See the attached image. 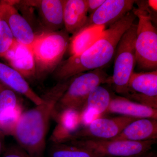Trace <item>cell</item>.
Wrapping results in <instances>:
<instances>
[{
    "mask_svg": "<svg viewBox=\"0 0 157 157\" xmlns=\"http://www.w3.org/2000/svg\"><path fill=\"white\" fill-rule=\"evenodd\" d=\"M72 78L59 82L41 96L42 104L21 114L12 136L30 157H43L51 118Z\"/></svg>",
    "mask_w": 157,
    "mask_h": 157,
    "instance_id": "6da1fadb",
    "label": "cell"
},
{
    "mask_svg": "<svg viewBox=\"0 0 157 157\" xmlns=\"http://www.w3.org/2000/svg\"><path fill=\"white\" fill-rule=\"evenodd\" d=\"M137 18L132 11L109 27L88 49L61 62L54 71L59 81L69 79L85 72L102 68L112 59L119 42Z\"/></svg>",
    "mask_w": 157,
    "mask_h": 157,
    "instance_id": "7a4b0ae2",
    "label": "cell"
},
{
    "mask_svg": "<svg viewBox=\"0 0 157 157\" xmlns=\"http://www.w3.org/2000/svg\"><path fill=\"white\" fill-rule=\"evenodd\" d=\"M70 38L65 29L37 34L31 45L36 67V78L43 79L54 71L69 47Z\"/></svg>",
    "mask_w": 157,
    "mask_h": 157,
    "instance_id": "3957f363",
    "label": "cell"
},
{
    "mask_svg": "<svg viewBox=\"0 0 157 157\" xmlns=\"http://www.w3.org/2000/svg\"><path fill=\"white\" fill-rule=\"evenodd\" d=\"M111 76L102 68L73 76L67 89L57 103L52 117L64 110L80 113L89 95L94 88L104 83L111 84Z\"/></svg>",
    "mask_w": 157,
    "mask_h": 157,
    "instance_id": "277c9868",
    "label": "cell"
},
{
    "mask_svg": "<svg viewBox=\"0 0 157 157\" xmlns=\"http://www.w3.org/2000/svg\"><path fill=\"white\" fill-rule=\"evenodd\" d=\"M132 11L138 19L135 43L136 63L145 70H157V32L148 7L139 4Z\"/></svg>",
    "mask_w": 157,
    "mask_h": 157,
    "instance_id": "5b68a950",
    "label": "cell"
},
{
    "mask_svg": "<svg viewBox=\"0 0 157 157\" xmlns=\"http://www.w3.org/2000/svg\"><path fill=\"white\" fill-rule=\"evenodd\" d=\"M137 25L133 24L118 43L116 49L111 84L116 92L126 96L128 84L136 64L135 43Z\"/></svg>",
    "mask_w": 157,
    "mask_h": 157,
    "instance_id": "8992f818",
    "label": "cell"
},
{
    "mask_svg": "<svg viewBox=\"0 0 157 157\" xmlns=\"http://www.w3.org/2000/svg\"><path fill=\"white\" fill-rule=\"evenodd\" d=\"M156 140L133 141L97 139H75L63 142L87 149L106 157H134L150 151Z\"/></svg>",
    "mask_w": 157,
    "mask_h": 157,
    "instance_id": "52a82bcc",
    "label": "cell"
},
{
    "mask_svg": "<svg viewBox=\"0 0 157 157\" xmlns=\"http://www.w3.org/2000/svg\"><path fill=\"white\" fill-rule=\"evenodd\" d=\"M137 119L121 115L98 118L77 130L66 141L75 139L110 140L121 133L129 124Z\"/></svg>",
    "mask_w": 157,
    "mask_h": 157,
    "instance_id": "ba28073f",
    "label": "cell"
},
{
    "mask_svg": "<svg viewBox=\"0 0 157 157\" xmlns=\"http://www.w3.org/2000/svg\"><path fill=\"white\" fill-rule=\"evenodd\" d=\"M126 98L157 109V70L135 73L128 84Z\"/></svg>",
    "mask_w": 157,
    "mask_h": 157,
    "instance_id": "9c48e42d",
    "label": "cell"
},
{
    "mask_svg": "<svg viewBox=\"0 0 157 157\" xmlns=\"http://www.w3.org/2000/svg\"><path fill=\"white\" fill-rule=\"evenodd\" d=\"M15 1H0V17L9 25L14 39L21 44L31 46L37 34L29 23L15 8Z\"/></svg>",
    "mask_w": 157,
    "mask_h": 157,
    "instance_id": "30bf717a",
    "label": "cell"
},
{
    "mask_svg": "<svg viewBox=\"0 0 157 157\" xmlns=\"http://www.w3.org/2000/svg\"><path fill=\"white\" fill-rule=\"evenodd\" d=\"M135 2L134 0H105L95 11L90 14L86 25L105 27L112 25L132 11Z\"/></svg>",
    "mask_w": 157,
    "mask_h": 157,
    "instance_id": "8fae6325",
    "label": "cell"
},
{
    "mask_svg": "<svg viewBox=\"0 0 157 157\" xmlns=\"http://www.w3.org/2000/svg\"><path fill=\"white\" fill-rule=\"evenodd\" d=\"M23 112L16 93L5 87L0 93V131L6 136H13Z\"/></svg>",
    "mask_w": 157,
    "mask_h": 157,
    "instance_id": "7c38bea8",
    "label": "cell"
},
{
    "mask_svg": "<svg viewBox=\"0 0 157 157\" xmlns=\"http://www.w3.org/2000/svg\"><path fill=\"white\" fill-rule=\"evenodd\" d=\"M23 6L36 9L45 31L56 32L64 27L63 0L19 1Z\"/></svg>",
    "mask_w": 157,
    "mask_h": 157,
    "instance_id": "4fadbf2b",
    "label": "cell"
},
{
    "mask_svg": "<svg viewBox=\"0 0 157 157\" xmlns=\"http://www.w3.org/2000/svg\"><path fill=\"white\" fill-rule=\"evenodd\" d=\"M3 58L26 79L36 78V63L31 46L15 40Z\"/></svg>",
    "mask_w": 157,
    "mask_h": 157,
    "instance_id": "5bb4252c",
    "label": "cell"
},
{
    "mask_svg": "<svg viewBox=\"0 0 157 157\" xmlns=\"http://www.w3.org/2000/svg\"><path fill=\"white\" fill-rule=\"evenodd\" d=\"M0 82L6 87L25 96L32 102L39 105L43 100L30 86L26 79L10 66L0 62Z\"/></svg>",
    "mask_w": 157,
    "mask_h": 157,
    "instance_id": "9a60e30c",
    "label": "cell"
},
{
    "mask_svg": "<svg viewBox=\"0 0 157 157\" xmlns=\"http://www.w3.org/2000/svg\"><path fill=\"white\" fill-rule=\"evenodd\" d=\"M157 139V120L143 118L132 122L116 137L108 140L142 141Z\"/></svg>",
    "mask_w": 157,
    "mask_h": 157,
    "instance_id": "2e32d148",
    "label": "cell"
},
{
    "mask_svg": "<svg viewBox=\"0 0 157 157\" xmlns=\"http://www.w3.org/2000/svg\"><path fill=\"white\" fill-rule=\"evenodd\" d=\"M86 0H63L64 27L73 35L85 26L88 19Z\"/></svg>",
    "mask_w": 157,
    "mask_h": 157,
    "instance_id": "e0dca14e",
    "label": "cell"
},
{
    "mask_svg": "<svg viewBox=\"0 0 157 157\" xmlns=\"http://www.w3.org/2000/svg\"><path fill=\"white\" fill-rule=\"evenodd\" d=\"M106 113L137 119L157 120V109L123 97L112 98Z\"/></svg>",
    "mask_w": 157,
    "mask_h": 157,
    "instance_id": "ac0fdd59",
    "label": "cell"
},
{
    "mask_svg": "<svg viewBox=\"0 0 157 157\" xmlns=\"http://www.w3.org/2000/svg\"><path fill=\"white\" fill-rule=\"evenodd\" d=\"M106 29L104 26L86 25L70 38L69 52L70 56L84 52L94 44Z\"/></svg>",
    "mask_w": 157,
    "mask_h": 157,
    "instance_id": "d6986e66",
    "label": "cell"
},
{
    "mask_svg": "<svg viewBox=\"0 0 157 157\" xmlns=\"http://www.w3.org/2000/svg\"><path fill=\"white\" fill-rule=\"evenodd\" d=\"M112 98L107 89L98 86L90 93L79 115L88 112L98 115L106 113Z\"/></svg>",
    "mask_w": 157,
    "mask_h": 157,
    "instance_id": "ffe728a7",
    "label": "cell"
},
{
    "mask_svg": "<svg viewBox=\"0 0 157 157\" xmlns=\"http://www.w3.org/2000/svg\"><path fill=\"white\" fill-rule=\"evenodd\" d=\"M49 157H106L87 149L66 143H52Z\"/></svg>",
    "mask_w": 157,
    "mask_h": 157,
    "instance_id": "44dd1931",
    "label": "cell"
},
{
    "mask_svg": "<svg viewBox=\"0 0 157 157\" xmlns=\"http://www.w3.org/2000/svg\"><path fill=\"white\" fill-rule=\"evenodd\" d=\"M15 41L9 25L0 17V57L4 56Z\"/></svg>",
    "mask_w": 157,
    "mask_h": 157,
    "instance_id": "7402d4cb",
    "label": "cell"
},
{
    "mask_svg": "<svg viewBox=\"0 0 157 157\" xmlns=\"http://www.w3.org/2000/svg\"><path fill=\"white\" fill-rule=\"evenodd\" d=\"M3 157H30L28 154L19 145L9 147Z\"/></svg>",
    "mask_w": 157,
    "mask_h": 157,
    "instance_id": "603a6c76",
    "label": "cell"
},
{
    "mask_svg": "<svg viewBox=\"0 0 157 157\" xmlns=\"http://www.w3.org/2000/svg\"><path fill=\"white\" fill-rule=\"evenodd\" d=\"M105 0H86L88 13L93 14L104 2Z\"/></svg>",
    "mask_w": 157,
    "mask_h": 157,
    "instance_id": "cb8c5ba5",
    "label": "cell"
},
{
    "mask_svg": "<svg viewBox=\"0 0 157 157\" xmlns=\"http://www.w3.org/2000/svg\"><path fill=\"white\" fill-rule=\"evenodd\" d=\"M5 136L6 135H4V133L0 131V155L4 149Z\"/></svg>",
    "mask_w": 157,
    "mask_h": 157,
    "instance_id": "d4e9b609",
    "label": "cell"
},
{
    "mask_svg": "<svg viewBox=\"0 0 157 157\" xmlns=\"http://www.w3.org/2000/svg\"><path fill=\"white\" fill-rule=\"evenodd\" d=\"M148 6H149L152 9H154L155 11L157 10V1H149L148 2Z\"/></svg>",
    "mask_w": 157,
    "mask_h": 157,
    "instance_id": "484cf974",
    "label": "cell"
},
{
    "mask_svg": "<svg viewBox=\"0 0 157 157\" xmlns=\"http://www.w3.org/2000/svg\"><path fill=\"white\" fill-rule=\"evenodd\" d=\"M155 155L153 152L150 151L144 154L143 155L134 157H154Z\"/></svg>",
    "mask_w": 157,
    "mask_h": 157,
    "instance_id": "4316f807",
    "label": "cell"
},
{
    "mask_svg": "<svg viewBox=\"0 0 157 157\" xmlns=\"http://www.w3.org/2000/svg\"><path fill=\"white\" fill-rule=\"evenodd\" d=\"M6 87V86H5V85H3L2 83L0 82V93H1V92L2 91V90Z\"/></svg>",
    "mask_w": 157,
    "mask_h": 157,
    "instance_id": "83f0119b",
    "label": "cell"
},
{
    "mask_svg": "<svg viewBox=\"0 0 157 157\" xmlns=\"http://www.w3.org/2000/svg\"><path fill=\"white\" fill-rule=\"evenodd\" d=\"M154 157H157L155 155L154 156Z\"/></svg>",
    "mask_w": 157,
    "mask_h": 157,
    "instance_id": "f1b7e54d",
    "label": "cell"
}]
</instances>
